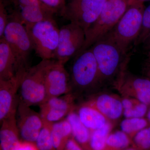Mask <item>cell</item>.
Returning <instances> with one entry per match:
<instances>
[{
    "mask_svg": "<svg viewBox=\"0 0 150 150\" xmlns=\"http://www.w3.org/2000/svg\"><path fill=\"white\" fill-rule=\"evenodd\" d=\"M75 96L70 93L46 99L39 105L40 116L44 123L51 124L64 120L75 110Z\"/></svg>",
    "mask_w": 150,
    "mask_h": 150,
    "instance_id": "13",
    "label": "cell"
},
{
    "mask_svg": "<svg viewBox=\"0 0 150 150\" xmlns=\"http://www.w3.org/2000/svg\"><path fill=\"white\" fill-rule=\"evenodd\" d=\"M112 128V123L108 121L101 128L91 131L90 140L91 150L106 149V140Z\"/></svg>",
    "mask_w": 150,
    "mask_h": 150,
    "instance_id": "23",
    "label": "cell"
},
{
    "mask_svg": "<svg viewBox=\"0 0 150 150\" xmlns=\"http://www.w3.org/2000/svg\"><path fill=\"white\" fill-rule=\"evenodd\" d=\"M35 143L39 150H58L51 141L48 124H44Z\"/></svg>",
    "mask_w": 150,
    "mask_h": 150,
    "instance_id": "26",
    "label": "cell"
},
{
    "mask_svg": "<svg viewBox=\"0 0 150 150\" xmlns=\"http://www.w3.org/2000/svg\"><path fill=\"white\" fill-rule=\"evenodd\" d=\"M18 150H39L36 143L21 141Z\"/></svg>",
    "mask_w": 150,
    "mask_h": 150,
    "instance_id": "33",
    "label": "cell"
},
{
    "mask_svg": "<svg viewBox=\"0 0 150 150\" xmlns=\"http://www.w3.org/2000/svg\"><path fill=\"white\" fill-rule=\"evenodd\" d=\"M50 60H42L25 71L20 86L19 101L28 106L40 105L47 98L45 73Z\"/></svg>",
    "mask_w": 150,
    "mask_h": 150,
    "instance_id": "3",
    "label": "cell"
},
{
    "mask_svg": "<svg viewBox=\"0 0 150 150\" xmlns=\"http://www.w3.org/2000/svg\"><path fill=\"white\" fill-rule=\"evenodd\" d=\"M98 67L99 81L107 79L115 74L124 54L109 38H103L91 48Z\"/></svg>",
    "mask_w": 150,
    "mask_h": 150,
    "instance_id": "7",
    "label": "cell"
},
{
    "mask_svg": "<svg viewBox=\"0 0 150 150\" xmlns=\"http://www.w3.org/2000/svg\"><path fill=\"white\" fill-rule=\"evenodd\" d=\"M12 1L14 4L20 8L27 6H46L40 0H12Z\"/></svg>",
    "mask_w": 150,
    "mask_h": 150,
    "instance_id": "31",
    "label": "cell"
},
{
    "mask_svg": "<svg viewBox=\"0 0 150 150\" xmlns=\"http://www.w3.org/2000/svg\"><path fill=\"white\" fill-rule=\"evenodd\" d=\"M148 76H149V78H150V69L149 70V72H148Z\"/></svg>",
    "mask_w": 150,
    "mask_h": 150,
    "instance_id": "38",
    "label": "cell"
},
{
    "mask_svg": "<svg viewBox=\"0 0 150 150\" xmlns=\"http://www.w3.org/2000/svg\"><path fill=\"white\" fill-rule=\"evenodd\" d=\"M14 13L25 25L53 19L54 14L56 13L46 6L24 7Z\"/></svg>",
    "mask_w": 150,
    "mask_h": 150,
    "instance_id": "18",
    "label": "cell"
},
{
    "mask_svg": "<svg viewBox=\"0 0 150 150\" xmlns=\"http://www.w3.org/2000/svg\"><path fill=\"white\" fill-rule=\"evenodd\" d=\"M9 18L7 11L2 0L0 2V37L2 38L7 25L8 24Z\"/></svg>",
    "mask_w": 150,
    "mask_h": 150,
    "instance_id": "29",
    "label": "cell"
},
{
    "mask_svg": "<svg viewBox=\"0 0 150 150\" xmlns=\"http://www.w3.org/2000/svg\"><path fill=\"white\" fill-rule=\"evenodd\" d=\"M2 38L16 56L18 70L28 68V59L33 47L25 25L14 12L11 16Z\"/></svg>",
    "mask_w": 150,
    "mask_h": 150,
    "instance_id": "5",
    "label": "cell"
},
{
    "mask_svg": "<svg viewBox=\"0 0 150 150\" xmlns=\"http://www.w3.org/2000/svg\"><path fill=\"white\" fill-rule=\"evenodd\" d=\"M16 118L23 141L35 143L44 127V122L40 113L19 101Z\"/></svg>",
    "mask_w": 150,
    "mask_h": 150,
    "instance_id": "12",
    "label": "cell"
},
{
    "mask_svg": "<svg viewBox=\"0 0 150 150\" xmlns=\"http://www.w3.org/2000/svg\"><path fill=\"white\" fill-rule=\"evenodd\" d=\"M129 0H107L98 18L85 32V41L78 54L88 49L111 31L127 10Z\"/></svg>",
    "mask_w": 150,
    "mask_h": 150,
    "instance_id": "2",
    "label": "cell"
},
{
    "mask_svg": "<svg viewBox=\"0 0 150 150\" xmlns=\"http://www.w3.org/2000/svg\"><path fill=\"white\" fill-rule=\"evenodd\" d=\"M86 103L99 111L109 121L117 120L123 114L121 100L112 95L102 94Z\"/></svg>",
    "mask_w": 150,
    "mask_h": 150,
    "instance_id": "15",
    "label": "cell"
},
{
    "mask_svg": "<svg viewBox=\"0 0 150 150\" xmlns=\"http://www.w3.org/2000/svg\"><path fill=\"white\" fill-rule=\"evenodd\" d=\"M75 110L70 112L66 118L71 125L72 136L83 150H91L90 140L91 131L82 123Z\"/></svg>",
    "mask_w": 150,
    "mask_h": 150,
    "instance_id": "20",
    "label": "cell"
},
{
    "mask_svg": "<svg viewBox=\"0 0 150 150\" xmlns=\"http://www.w3.org/2000/svg\"><path fill=\"white\" fill-rule=\"evenodd\" d=\"M70 76L71 92L75 88L81 91L88 89L99 81L98 67L91 49L78 54Z\"/></svg>",
    "mask_w": 150,
    "mask_h": 150,
    "instance_id": "6",
    "label": "cell"
},
{
    "mask_svg": "<svg viewBox=\"0 0 150 150\" xmlns=\"http://www.w3.org/2000/svg\"><path fill=\"white\" fill-rule=\"evenodd\" d=\"M16 112L1 122L0 144L1 150H18L20 142L19 131L17 124Z\"/></svg>",
    "mask_w": 150,
    "mask_h": 150,
    "instance_id": "16",
    "label": "cell"
},
{
    "mask_svg": "<svg viewBox=\"0 0 150 150\" xmlns=\"http://www.w3.org/2000/svg\"><path fill=\"white\" fill-rule=\"evenodd\" d=\"M149 126L145 118H126L121 123V131L132 138L138 132Z\"/></svg>",
    "mask_w": 150,
    "mask_h": 150,
    "instance_id": "24",
    "label": "cell"
},
{
    "mask_svg": "<svg viewBox=\"0 0 150 150\" xmlns=\"http://www.w3.org/2000/svg\"><path fill=\"white\" fill-rule=\"evenodd\" d=\"M143 43L144 44V48L146 51H148L149 56H150V32L147 36Z\"/></svg>",
    "mask_w": 150,
    "mask_h": 150,
    "instance_id": "34",
    "label": "cell"
},
{
    "mask_svg": "<svg viewBox=\"0 0 150 150\" xmlns=\"http://www.w3.org/2000/svg\"><path fill=\"white\" fill-rule=\"evenodd\" d=\"M130 137L122 131L110 133L106 140V149L108 150H124L131 144Z\"/></svg>",
    "mask_w": 150,
    "mask_h": 150,
    "instance_id": "25",
    "label": "cell"
},
{
    "mask_svg": "<svg viewBox=\"0 0 150 150\" xmlns=\"http://www.w3.org/2000/svg\"><path fill=\"white\" fill-rule=\"evenodd\" d=\"M35 50L42 60L55 59L60 29L54 19L25 25Z\"/></svg>",
    "mask_w": 150,
    "mask_h": 150,
    "instance_id": "4",
    "label": "cell"
},
{
    "mask_svg": "<svg viewBox=\"0 0 150 150\" xmlns=\"http://www.w3.org/2000/svg\"><path fill=\"white\" fill-rule=\"evenodd\" d=\"M107 0H71L62 15L86 32L95 22Z\"/></svg>",
    "mask_w": 150,
    "mask_h": 150,
    "instance_id": "8",
    "label": "cell"
},
{
    "mask_svg": "<svg viewBox=\"0 0 150 150\" xmlns=\"http://www.w3.org/2000/svg\"><path fill=\"white\" fill-rule=\"evenodd\" d=\"M146 118L147 119L149 123L150 124V106H149V109H148L147 113L146 115Z\"/></svg>",
    "mask_w": 150,
    "mask_h": 150,
    "instance_id": "36",
    "label": "cell"
},
{
    "mask_svg": "<svg viewBox=\"0 0 150 150\" xmlns=\"http://www.w3.org/2000/svg\"><path fill=\"white\" fill-rule=\"evenodd\" d=\"M133 139L138 149L150 150V126L138 132Z\"/></svg>",
    "mask_w": 150,
    "mask_h": 150,
    "instance_id": "27",
    "label": "cell"
},
{
    "mask_svg": "<svg viewBox=\"0 0 150 150\" xmlns=\"http://www.w3.org/2000/svg\"><path fill=\"white\" fill-rule=\"evenodd\" d=\"M149 57H150V56H149Z\"/></svg>",
    "mask_w": 150,
    "mask_h": 150,
    "instance_id": "39",
    "label": "cell"
},
{
    "mask_svg": "<svg viewBox=\"0 0 150 150\" xmlns=\"http://www.w3.org/2000/svg\"><path fill=\"white\" fill-rule=\"evenodd\" d=\"M144 9V3L129 5L115 27L107 34L106 37L115 43L124 54L129 45L139 35Z\"/></svg>",
    "mask_w": 150,
    "mask_h": 150,
    "instance_id": "1",
    "label": "cell"
},
{
    "mask_svg": "<svg viewBox=\"0 0 150 150\" xmlns=\"http://www.w3.org/2000/svg\"><path fill=\"white\" fill-rule=\"evenodd\" d=\"M18 70L17 59L3 38L0 39V80L13 77Z\"/></svg>",
    "mask_w": 150,
    "mask_h": 150,
    "instance_id": "17",
    "label": "cell"
},
{
    "mask_svg": "<svg viewBox=\"0 0 150 150\" xmlns=\"http://www.w3.org/2000/svg\"><path fill=\"white\" fill-rule=\"evenodd\" d=\"M28 68L19 69L7 80H0V121L16 112L18 91L22 80Z\"/></svg>",
    "mask_w": 150,
    "mask_h": 150,
    "instance_id": "10",
    "label": "cell"
},
{
    "mask_svg": "<svg viewBox=\"0 0 150 150\" xmlns=\"http://www.w3.org/2000/svg\"><path fill=\"white\" fill-rule=\"evenodd\" d=\"M85 41V32L79 26L70 23L60 29L55 60L65 65L81 51Z\"/></svg>",
    "mask_w": 150,
    "mask_h": 150,
    "instance_id": "9",
    "label": "cell"
},
{
    "mask_svg": "<svg viewBox=\"0 0 150 150\" xmlns=\"http://www.w3.org/2000/svg\"><path fill=\"white\" fill-rule=\"evenodd\" d=\"M64 65L56 60L49 61L45 76L46 99L71 92L70 74Z\"/></svg>",
    "mask_w": 150,
    "mask_h": 150,
    "instance_id": "11",
    "label": "cell"
},
{
    "mask_svg": "<svg viewBox=\"0 0 150 150\" xmlns=\"http://www.w3.org/2000/svg\"><path fill=\"white\" fill-rule=\"evenodd\" d=\"M150 32V5L145 8L143 13L142 29L137 40V43H143Z\"/></svg>",
    "mask_w": 150,
    "mask_h": 150,
    "instance_id": "28",
    "label": "cell"
},
{
    "mask_svg": "<svg viewBox=\"0 0 150 150\" xmlns=\"http://www.w3.org/2000/svg\"><path fill=\"white\" fill-rule=\"evenodd\" d=\"M121 102L125 118H144L146 115L149 106L138 100L125 97Z\"/></svg>",
    "mask_w": 150,
    "mask_h": 150,
    "instance_id": "22",
    "label": "cell"
},
{
    "mask_svg": "<svg viewBox=\"0 0 150 150\" xmlns=\"http://www.w3.org/2000/svg\"><path fill=\"white\" fill-rule=\"evenodd\" d=\"M76 112L82 123L91 131L101 128L109 121L102 113L86 102L78 108Z\"/></svg>",
    "mask_w": 150,
    "mask_h": 150,
    "instance_id": "19",
    "label": "cell"
},
{
    "mask_svg": "<svg viewBox=\"0 0 150 150\" xmlns=\"http://www.w3.org/2000/svg\"></svg>",
    "mask_w": 150,
    "mask_h": 150,
    "instance_id": "40",
    "label": "cell"
},
{
    "mask_svg": "<svg viewBox=\"0 0 150 150\" xmlns=\"http://www.w3.org/2000/svg\"><path fill=\"white\" fill-rule=\"evenodd\" d=\"M123 150H139L138 149H136V148H127L126 149H125Z\"/></svg>",
    "mask_w": 150,
    "mask_h": 150,
    "instance_id": "37",
    "label": "cell"
},
{
    "mask_svg": "<svg viewBox=\"0 0 150 150\" xmlns=\"http://www.w3.org/2000/svg\"><path fill=\"white\" fill-rule=\"evenodd\" d=\"M63 150H83L72 137L67 141Z\"/></svg>",
    "mask_w": 150,
    "mask_h": 150,
    "instance_id": "32",
    "label": "cell"
},
{
    "mask_svg": "<svg viewBox=\"0 0 150 150\" xmlns=\"http://www.w3.org/2000/svg\"><path fill=\"white\" fill-rule=\"evenodd\" d=\"M116 86L125 97L135 98L150 106V78L129 77L126 79L121 76Z\"/></svg>",
    "mask_w": 150,
    "mask_h": 150,
    "instance_id": "14",
    "label": "cell"
},
{
    "mask_svg": "<svg viewBox=\"0 0 150 150\" xmlns=\"http://www.w3.org/2000/svg\"><path fill=\"white\" fill-rule=\"evenodd\" d=\"M48 125L51 141L54 146L57 150H63L67 141L72 137L71 125L66 118Z\"/></svg>",
    "mask_w": 150,
    "mask_h": 150,
    "instance_id": "21",
    "label": "cell"
},
{
    "mask_svg": "<svg viewBox=\"0 0 150 150\" xmlns=\"http://www.w3.org/2000/svg\"><path fill=\"white\" fill-rule=\"evenodd\" d=\"M150 1V0H129V5H131V4L136 3H144L146 1Z\"/></svg>",
    "mask_w": 150,
    "mask_h": 150,
    "instance_id": "35",
    "label": "cell"
},
{
    "mask_svg": "<svg viewBox=\"0 0 150 150\" xmlns=\"http://www.w3.org/2000/svg\"><path fill=\"white\" fill-rule=\"evenodd\" d=\"M0 150H1V149H0Z\"/></svg>",
    "mask_w": 150,
    "mask_h": 150,
    "instance_id": "41",
    "label": "cell"
},
{
    "mask_svg": "<svg viewBox=\"0 0 150 150\" xmlns=\"http://www.w3.org/2000/svg\"><path fill=\"white\" fill-rule=\"evenodd\" d=\"M43 4L54 11L55 13L58 11H62L65 6L64 0H40Z\"/></svg>",
    "mask_w": 150,
    "mask_h": 150,
    "instance_id": "30",
    "label": "cell"
}]
</instances>
